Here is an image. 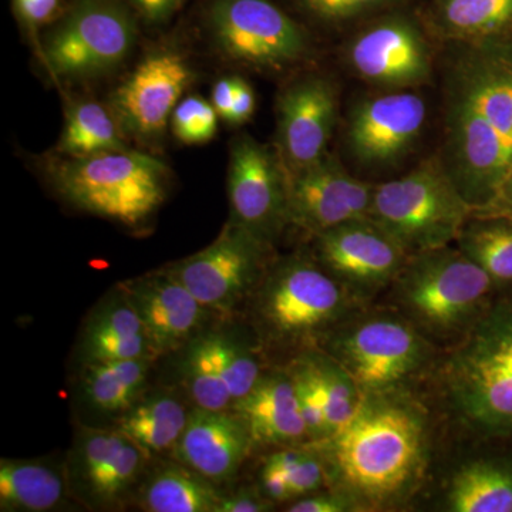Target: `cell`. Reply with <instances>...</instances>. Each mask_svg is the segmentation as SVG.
<instances>
[{"label": "cell", "mask_w": 512, "mask_h": 512, "mask_svg": "<svg viewBox=\"0 0 512 512\" xmlns=\"http://www.w3.org/2000/svg\"><path fill=\"white\" fill-rule=\"evenodd\" d=\"M433 151L471 210L512 168V36L441 43Z\"/></svg>", "instance_id": "6da1fadb"}, {"label": "cell", "mask_w": 512, "mask_h": 512, "mask_svg": "<svg viewBox=\"0 0 512 512\" xmlns=\"http://www.w3.org/2000/svg\"><path fill=\"white\" fill-rule=\"evenodd\" d=\"M426 424L414 404L393 392L363 397L352 420L332 436L313 441L335 490L360 511L402 500L426 461Z\"/></svg>", "instance_id": "7a4b0ae2"}, {"label": "cell", "mask_w": 512, "mask_h": 512, "mask_svg": "<svg viewBox=\"0 0 512 512\" xmlns=\"http://www.w3.org/2000/svg\"><path fill=\"white\" fill-rule=\"evenodd\" d=\"M433 87L360 90L343 101L336 153L353 174L380 183L413 167L436 126Z\"/></svg>", "instance_id": "3957f363"}, {"label": "cell", "mask_w": 512, "mask_h": 512, "mask_svg": "<svg viewBox=\"0 0 512 512\" xmlns=\"http://www.w3.org/2000/svg\"><path fill=\"white\" fill-rule=\"evenodd\" d=\"M458 419L488 437H512V292L497 296L440 369Z\"/></svg>", "instance_id": "277c9868"}, {"label": "cell", "mask_w": 512, "mask_h": 512, "mask_svg": "<svg viewBox=\"0 0 512 512\" xmlns=\"http://www.w3.org/2000/svg\"><path fill=\"white\" fill-rule=\"evenodd\" d=\"M389 289L396 312L426 338L456 342L500 292L456 244L410 255Z\"/></svg>", "instance_id": "5b68a950"}, {"label": "cell", "mask_w": 512, "mask_h": 512, "mask_svg": "<svg viewBox=\"0 0 512 512\" xmlns=\"http://www.w3.org/2000/svg\"><path fill=\"white\" fill-rule=\"evenodd\" d=\"M49 174L56 191L73 207L127 227L150 220L165 200L167 167L128 148L67 157L52 164Z\"/></svg>", "instance_id": "8992f818"}, {"label": "cell", "mask_w": 512, "mask_h": 512, "mask_svg": "<svg viewBox=\"0 0 512 512\" xmlns=\"http://www.w3.org/2000/svg\"><path fill=\"white\" fill-rule=\"evenodd\" d=\"M471 214L470 205L431 153L404 173L375 184L369 218L414 255L456 244Z\"/></svg>", "instance_id": "52a82bcc"}, {"label": "cell", "mask_w": 512, "mask_h": 512, "mask_svg": "<svg viewBox=\"0 0 512 512\" xmlns=\"http://www.w3.org/2000/svg\"><path fill=\"white\" fill-rule=\"evenodd\" d=\"M357 303L313 255L296 254L266 271L255 312L268 336L292 343L326 338L353 315Z\"/></svg>", "instance_id": "ba28073f"}, {"label": "cell", "mask_w": 512, "mask_h": 512, "mask_svg": "<svg viewBox=\"0 0 512 512\" xmlns=\"http://www.w3.org/2000/svg\"><path fill=\"white\" fill-rule=\"evenodd\" d=\"M439 52L423 19L397 8L350 30L340 60L367 89H427L436 86Z\"/></svg>", "instance_id": "9c48e42d"}, {"label": "cell", "mask_w": 512, "mask_h": 512, "mask_svg": "<svg viewBox=\"0 0 512 512\" xmlns=\"http://www.w3.org/2000/svg\"><path fill=\"white\" fill-rule=\"evenodd\" d=\"M363 396L393 392L430 357V339L399 312L352 315L323 342Z\"/></svg>", "instance_id": "30bf717a"}, {"label": "cell", "mask_w": 512, "mask_h": 512, "mask_svg": "<svg viewBox=\"0 0 512 512\" xmlns=\"http://www.w3.org/2000/svg\"><path fill=\"white\" fill-rule=\"evenodd\" d=\"M208 26L225 57L256 72H291L315 49L308 30L272 0H214Z\"/></svg>", "instance_id": "8fae6325"}, {"label": "cell", "mask_w": 512, "mask_h": 512, "mask_svg": "<svg viewBox=\"0 0 512 512\" xmlns=\"http://www.w3.org/2000/svg\"><path fill=\"white\" fill-rule=\"evenodd\" d=\"M136 39V22L120 0H76L47 33L43 59L62 79H93L119 67Z\"/></svg>", "instance_id": "7c38bea8"}, {"label": "cell", "mask_w": 512, "mask_h": 512, "mask_svg": "<svg viewBox=\"0 0 512 512\" xmlns=\"http://www.w3.org/2000/svg\"><path fill=\"white\" fill-rule=\"evenodd\" d=\"M272 242L229 221L207 248L164 269L208 311L229 312L264 279Z\"/></svg>", "instance_id": "4fadbf2b"}, {"label": "cell", "mask_w": 512, "mask_h": 512, "mask_svg": "<svg viewBox=\"0 0 512 512\" xmlns=\"http://www.w3.org/2000/svg\"><path fill=\"white\" fill-rule=\"evenodd\" d=\"M342 86L320 70L293 77L276 99V151L286 173L330 153L342 117Z\"/></svg>", "instance_id": "5bb4252c"}, {"label": "cell", "mask_w": 512, "mask_h": 512, "mask_svg": "<svg viewBox=\"0 0 512 512\" xmlns=\"http://www.w3.org/2000/svg\"><path fill=\"white\" fill-rule=\"evenodd\" d=\"M312 255L359 302L389 289L410 256L369 217L315 235Z\"/></svg>", "instance_id": "9a60e30c"}, {"label": "cell", "mask_w": 512, "mask_h": 512, "mask_svg": "<svg viewBox=\"0 0 512 512\" xmlns=\"http://www.w3.org/2000/svg\"><path fill=\"white\" fill-rule=\"evenodd\" d=\"M375 183L353 174L336 151L286 173L288 222L312 237L369 217Z\"/></svg>", "instance_id": "2e32d148"}, {"label": "cell", "mask_w": 512, "mask_h": 512, "mask_svg": "<svg viewBox=\"0 0 512 512\" xmlns=\"http://www.w3.org/2000/svg\"><path fill=\"white\" fill-rule=\"evenodd\" d=\"M231 220L274 242L288 227L286 171L275 147L241 134L232 141L228 170Z\"/></svg>", "instance_id": "e0dca14e"}, {"label": "cell", "mask_w": 512, "mask_h": 512, "mask_svg": "<svg viewBox=\"0 0 512 512\" xmlns=\"http://www.w3.org/2000/svg\"><path fill=\"white\" fill-rule=\"evenodd\" d=\"M191 80L187 60L175 50H158L138 63L111 97V111L124 134L160 136Z\"/></svg>", "instance_id": "ac0fdd59"}, {"label": "cell", "mask_w": 512, "mask_h": 512, "mask_svg": "<svg viewBox=\"0 0 512 512\" xmlns=\"http://www.w3.org/2000/svg\"><path fill=\"white\" fill-rule=\"evenodd\" d=\"M121 291L143 322L154 359L191 342L211 312L164 269L126 282Z\"/></svg>", "instance_id": "d6986e66"}, {"label": "cell", "mask_w": 512, "mask_h": 512, "mask_svg": "<svg viewBox=\"0 0 512 512\" xmlns=\"http://www.w3.org/2000/svg\"><path fill=\"white\" fill-rule=\"evenodd\" d=\"M252 446L244 417L232 407L210 410L195 406L174 456L183 466L217 484L238 473Z\"/></svg>", "instance_id": "ffe728a7"}, {"label": "cell", "mask_w": 512, "mask_h": 512, "mask_svg": "<svg viewBox=\"0 0 512 512\" xmlns=\"http://www.w3.org/2000/svg\"><path fill=\"white\" fill-rule=\"evenodd\" d=\"M232 409L244 417L254 444L289 446L309 439L288 372L262 376Z\"/></svg>", "instance_id": "44dd1931"}, {"label": "cell", "mask_w": 512, "mask_h": 512, "mask_svg": "<svg viewBox=\"0 0 512 512\" xmlns=\"http://www.w3.org/2000/svg\"><path fill=\"white\" fill-rule=\"evenodd\" d=\"M423 22L439 45L512 36V0H433Z\"/></svg>", "instance_id": "7402d4cb"}, {"label": "cell", "mask_w": 512, "mask_h": 512, "mask_svg": "<svg viewBox=\"0 0 512 512\" xmlns=\"http://www.w3.org/2000/svg\"><path fill=\"white\" fill-rule=\"evenodd\" d=\"M80 348L84 365L153 357L143 322L123 291L90 319Z\"/></svg>", "instance_id": "603a6c76"}, {"label": "cell", "mask_w": 512, "mask_h": 512, "mask_svg": "<svg viewBox=\"0 0 512 512\" xmlns=\"http://www.w3.org/2000/svg\"><path fill=\"white\" fill-rule=\"evenodd\" d=\"M453 512H512V460L481 458L456 471L446 493Z\"/></svg>", "instance_id": "cb8c5ba5"}, {"label": "cell", "mask_w": 512, "mask_h": 512, "mask_svg": "<svg viewBox=\"0 0 512 512\" xmlns=\"http://www.w3.org/2000/svg\"><path fill=\"white\" fill-rule=\"evenodd\" d=\"M190 412L174 394L156 392L140 397L121 416V433L146 451L147 456L174 451L183 436Z\"/></svg>", "instance_id": "d4e9b609"}, {"label": "cell", "mask_w": 512, "mask_h": 512, "mask_svg": "<svg viewBox=\"0 0 512 512\" xmlns=\"http://www.w3.org/2000/svg\"><path fill=\"white\" fill-rule=\"evenodd\" d=\"M66 497L62 473L42 461H0L2 511L45 512L55 510Z\"/></svg>", "instance_id": "484cf974"}, {"label": "cell", "mask_w": 512, "mask_h": 512, "mask_svg": "<svg viewBox=\"0 0 512 512\" xmlns=\"http://www.w3.org/2000/svg\"><path fill=\"white\" fill-rule=\"evenodd\" d=\"M221 498L215 483L181 464L148 478L141 507L150 512H215Z\"/></svg>", "instance_id": "4316f807"}, {"label": "cell", "mask_w": 512, "mask_h": 512, "mask_svg": "<svg viewBox=\"0 0 512 512\" xmlns=\"http://www.w3.org/2000/svg\"><path fill=\"white\" fill-rule=\"evenodd\" d=\"M456 245L501 289H512V218L471 214Z\"/></svg>", "instance_id": "83f0119b"}, {"label": "cell", "mask_w": 512, "mask_h": 512, "mask_svg": "<svg viewBox=\"0 0 512 512\" xmlns=\"http://www.w3.org/2000/svg\"><path fill=\"white\" fill-rule=\"evenodd\" d=\"M127 150L124 131L113 111L97 101H76L66 111L57 153L64 157H89Z\"/></svg>", "instance_id": "f1b7e54d"}, {"label": "cell", "mask_w": 512, "mask_h": 512, "mask_svg": "<svg viewBox=\"0 0 512 512\" xmlns=\"http://www.w3.org/2000/svg\"><path fill=\"white\" fill-rule=\"evenodd\" d=\"M153 357L84 365L83 392L94 409L124 413L141 397Z\"/></svg>", "instance_id": "f546056e"}, {"label": "cell", "mask_w": 512, "mask_h": 512, "mask_svg": "<svg viewBox=\"0 0 512 512\" xmlns=\"http://www.w3.org/2000/svg\"><path fill=\"white\" fill-rule=\"evenodd\" d=\"M184 382L192 402L202 409H231L234 400L225 383L217 333L191 340L184 357Z\"/></svg>", "instance_id": "4dcf8cb0"}, {"label": "cell", "mask_w": 512, "mask_h": 512, "mask_svg": "<svg viewBox=\"0 0 512 512\" xmlns=\"http://www.w3.org/2000/svg\"><path fill=\"white\" fill-rule=\"evenodd\" d=\"M301 357L311 370L318 387L328 421L329 436H332L355 417L365 396L348 372L328 353L311 352Z\"/></svg>", "instance_id": "1f68e13d"}, {"label": "cell", "mask_w": 512, "mask_h": 512, "mask_svg": "<svg viewBox=\"0 0 512 512\" xmlns=\"http://www.w3.org/2000/svg\"><path fill=\"white\" fill-rule=\"evenodd\" d=\"M147 458L146 451L126 436L120 450L80 488L94 504L117 503L137 483Z\"/></svg>", "instance_id": "d6a6232c"}, {"label": "cell", "mask_w": 512, "mask_h": 512, "mask_svg": "<svg viewBox=\"0 0 512 512\" xmlns=\"http://www.w3.org/2000/svg\"><path fill=\"white\" fill-rule=\"evenodd\" d=\"M305 15L330 29L350 28L397 9L403 0H296Z\"/></svg>", "instance_id": "836d02e7"}, {"label": "cell", "mask_w": 512, "mask_h": 512, "mask_svg": "<svg viewBox=\"0 0 512 512\" xmlns=\"http://www.w3.org/2000/svg\"><path fill=\"white\" fill-rule=\"evenodd\" d=\"M217 335L225 383L235 404L251 393L264 375L254 350L225 333H217Z\"/></svg>", "instance_id": "e575fe53"}, {"label": "cell", "mask_w": 512, "mask_h": 512, "mask_svg": "<svg viewBox=\"0 0 512 512\" xmlns=\"http://www.w3.org/2000/svg\"><path fill=\"white\" fill-rule=\"evenodd\" d=\"M266 460L285 474L295 498L318 493L328 481L325 463L313 448L309 451L296 448L278 451Z\"/></svg>", "instance_id": "d590c367"}, {"label": "cell", "mask_w": 512, "mask_h": 512, "mask_svg": "<svg viewBox=\"0 0 512 512\" xmlns=\"http://www.w3.org/2000/svg\"><path fill=\"white\" fill-rule=\"evenodd\" d=\"M126 441V434L120 430L83 429L74 446V476L82 487L107 461L110 460Z\"/></svg>", "instance_id": "8d00e7d4"}, {"label": "cell", "mask_w": 512, "mask_h": 512, "mask_svg": "<svg viewBox=\"0 0 512 512\" xmlns=\"http://www.w3.org/2000/svg\"><path fill=\"white\" fill-rule=\"evenodd\" d=\"M218 113L212 103L190 96L178 103L171 116L174 136L184 144H204L217 133Z\"/></svg>", "instance_id": "74e56055"}, {"label": "cell", "mask_w": 512, "mask_h": 512, "mask_svg": "<svg viewBox=\"0 0 512 512\" xmlns=\"http://www.w3.org/2000/svg\"><path fill=\"white\" fill-rule=\"evenodd\" d=\"M288 373L292 377L293 386H295L296 399H298L299 410H301L306 429H308L309 440L326 439L329 436L328 421H326L322 399H320L311 370L303 362L302 357H298Z\"/></svg>", "instance_id": "f35d334b"}, {"label": "cell", "mask_w": 512, "mask_h": 512, "mask_svg": "<svg viewBox=\"0 0 512 512\" xmlns=\"http://www.w3.org/2000/svg\"><path fill=\"white\" fill-rule=\"evenodd\" d=\"M289 512H353L360 511L359 505L340 491L313 493L299 498L286 508Z\"/></svg>", "instance_id": "ab89813d"}, {"label": "cell", "mask_w": 512, "mask_h": 512, "mask_svg": "<svg viewBox=\"0 0 512 512\" xmlns=\"http://www.w3.org/2000/svg\"><path fill=\"white\" fill-rule=\"evenodd\" d=\"M272 501H269L259 491L241 490L231 495H222L220 504L215 512H265L272 510Z\"/></svg>", "instance_id": "60d3db41"}, {"label": "cell", "mask_w": 512, "mask_h": 512, "mask_svg": "<svg viewBox=\"0 0 512 512\" xmlns=\"http://www.w3.org/2000/svg\"><path fill=\"white\" fill-rule=\"evenodd\" d=\"M261 493L274 504L285 503L295 498L285 474L268 460H265L261 471Z\"/></svg>", "instance_id": "b9f144b4"}, {"label": "cell", "mask_w": 512, "mask_h": 512, "mask_svg": "<svg viewBox=\"0 0 512 512\" xmlns=\"http://www.w3.org/2000/svg\"><path fill=\"white\" fill-rule=\"evenodd\" d=\"M18 16L30 28L50 22L59 9L60 0H13Z\"/></svg>", "instance_id": "7bdbcfd3"}, {"label": "cell", "mask_w": 512, "mask_h": 512, "mask_svg": "<svg viewBox=\"0 0 512 512\" xmlns=\"http://www.w3.org/2000/svg\"><path fill=\"white\" fill-rule=\"evenodd\" d=\"M238 76L224 77L215 83L212 89V106L217 110L218 116L222 120L231 119L232 110H234L235 96H237Z\"/></svg>", "instance_id": "ee69618b"}, {"label": "cell", "mask_w": 512, "mask_h": 512, "mask_svg": "<svg viewBox=\"0 0 512 512\" xmlns=\"http://www.w3.org/2000/svg\"><path fill=\"white\" fill-rule=\"evenodd\" d=\"M256 109V97L254 89L247 80L239 77L237 96H235L234 110H232L231 119L229 124L241 126L247 123L254 116Z\"/></svg>", "instance_id": "f6af8a7d"}, {"label": "cell", "mask_w": 512, "mask_h": 512, "mask_svg": "<svg viewBox=\"0 0 512 512\" xmlns=\"http://www.w3.org/2000/svg\"><path fill=\"white\" fill-rule=\"evenodd\" d=\"M481 215H504V217L512 218V168L507 177L504 178L503 184L498 188L494 200L490 202L484 210L474 212Z\"/></svg>", "instance_id": "bcb514c9"}, {"label": "cell", "mask_w": 512, "mask_h": 512, "mask_svg": "<svg viewBox=\"0 0 512 512\" xmlns=\"http://www.w3.org/2000/svg\"><path fill=\"white\" fill-rule=\"evenodd\" d=\"M148 20L151 22H161L167 19L177 8L180 0H128Z\"/></svg>", "instance_id": "7dc6e473"}]
</instances>
